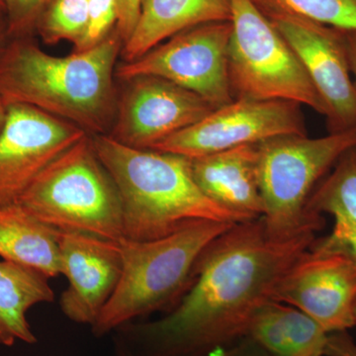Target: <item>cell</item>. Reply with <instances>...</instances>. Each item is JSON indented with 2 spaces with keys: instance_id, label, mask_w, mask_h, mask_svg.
<instances>
[{
  "instance_id": "22",
  "label": "cell",
  "mask_w": 356,
  "mask_h": 356,
  "mask_svg": "<svg viewBox=\"0 0 356 356\" xmlns=\"http://www.w3.org/2000/svg\"><path fill=\"white\" fill-rule=\"evenodd\" d=\"M89 0H50L40 16L36 28L44 43L69 41L79 44L88 21Z\"/></svg>"
},
{
  "instance_id": "21",
  "label": "cell",
  "mask_w": 356,
  "mask_h": 356,
  "mask_svg": "<svg viewBox=\"0 0 356 356\" xmlns=\"http://www.w3.org/2000/svg\"><path fill=\"white\" fill-rule=\"evenodd\" d=\"M267 18L292 16L356 33V0H252Z\"/></svg>"
},
{
  "instance_id": "26",
  "label": "cell",
  "mask_w": 356,
  "mask_h": 356,
  "mask_svg": "<svg viewBox=\"0 0 356 356\" xmlns=\"http://www.w3.org/2000/svg\"><path fill=\"white\" fill-rule=\"evenodd\" d=\"M199 356H271L259 344L248 337H243L238 341L226 346L213 348Z\"/></svg>"
},
{
  "instance_id": "20",
  "label": "cell",
  "mask_w": 356,
  "mask_h": 356,
  "mask_svg": "<svg viewBox=\"0 0 356 356\" xmlns=\"http://www.w3.org/2000/svg\"><path fill=\"white\" fill-rule=\"evenodd\" d=\"M48 280L30 267L0 261V344L36 343L27 313L37 304L53 302L54 291Z\"/></svg>"
},
{
  "instance_id": "23",
  "label": "cell",
  "mask_w": 356,
  "mask_h": 356,
  "mask_svg": "<svg viewBox=\"0 0 356 356\" xmlns=\"http://www.w3.org/2000/svg\"><path fill=\"white\" fill-rule=\"evenodd\" d=\"M116 0H89L88 21L83 38L74 47L79 53L90 50L116 29Z\"/></svg>"
},
{
  "instance_id": "28",
  "label": "cell",
  "mask_w": 356,
  "mask_h": 356,
  "mask_svg": "<svg viewBox=\"0 0 356 356\" xmlns=\"http://www.w3.org/2000/svg\"><path fill=\"white\" fill-rule=\"evenodd\" d=\"M346 44H348L351 74L355 76L356 86V33L346 32Z\"/></svg>"
},
{
  "instance_id": "9",
  "label": "cell",
  "mask_w": 356,
  "mask_h": 356,
  "mask_svg": "<svg viewBox=\"0 0 356 356\" xmlns=\"http://www.w3.org/2000/svg\"><path fill=\"white\" fill-rule=\"evenodd\" d=\"M287 135H307L302 105L235 99L149 149L195 159Z\"/></svg>"
},
{
  "instance_id": "7",
  "label": "cell",
  "mask_w": 356,
  "mask_h": 356,
  "mask_svg": "<svg viewBox=\"0 0 356 356\" xmlns=\"http://www.w3.org/2000/svg\"><path fill=\"white\" fill-rule=\"evenodd\" d=\"M227 55L234 99L285 100L327 116V107L295 51L252 0H231Z\"/></svg>"
},
{
  "instance_id": "15",
  "label": "cell",
  "mask_w": 356,
  "mask_h": 356,
  "mask_svg": "<svg viewBox=\"0 0 356 356\" xmlns=\"http://www.w3.org/2000/svg\"><path fill=\"white\" fill-rule=\"evenodd\" d=\"M192 175L206 197L243 222L264 215L257 145L191 159Z\"/></svg>"
},
{
  "instance_id": "16",
  "label": "cell",
  "mask_w": 356,
  "mask_h": 356,
  "mask_svg": "<svg viewBox=\"0 0 356 356\" xmlns=\"http://www.w3.org/2000/svg\"><path fill=\"white\" fill-rule=\"evenodd\" d=\"M306 213L309 216L327 213L334 220L331 233L316 238L311 252L341 255L356 264V145L318 182L307 202Z\"/></svg>"
},
{
  "instance_id": "6",
  "label": "cell",
  "mask_w": 356,
  "mask_h": 356,
  "mask_svg": "<svg viewBox=\"0 0 356 356\" xmlns=\"http://www.w3.org/2000/svg\"><path fill=\"white\" fill-rule=\"evenodd\" d=\"M356 145V129L321 138L287 135L257 144L264 227L269 238L286 241L324 227L323 216H309L312 192L339 159Z\"/></svg>"
},
{
  "instance_id": "12",
  "label": "cell",
  "mask_w": 356,
  "mask_h": 356,
  "mask_svg": "<svg viewBox=\"0 0 356 356\" xmlns=\"http://www.w3.org/2000/svg\"><path fill=\"white\" fill-rule=\"evenodd\" d=\"M86 135L30 105H7L0 133V207L17 202L42 170Z\"/></svg>"
},
{
  "instance_id": "11",
  "label": "cell",
  "mask_w": 356,
  "mask_h": 356,
  "mask_svg": "<svg viewBox=\"0 0 356 356\" xmlns=\"http://www.w3.org/2000/svg\"><path fill=\"white\" fill-rule=\"evenodd\" d=\"M299 58L327 107L329 133L356 129V86L346 32L292 16L268 18Z\"/></svg>"
},
{
  "instance_id": "10",
  "label": "cell",
  "mask_w": 356,
  "mask_h": 356,
  "mask_svg": "<svg viewBox=\"0 0 356 356\" xmlns=\"http://www.w3.org/2000/svg\"><path fill=\"white\" fill-rule=\"evenodd\" d=\"M125 83L109 134L125 146L152 149L215 109L200 95L161 77L140 76Z\"/></svg>"
},
{
  "instance_id": "4",
  "label": "cell",
  "mask_w": 356,
  "mask_h": 356,
  "mask_svg": "<svg viewBox=\"0 0 356 356\" xmlns=\"http://www.w3.org/2000/svg\"><path fill=\"white\" fill-rule=\"evenodd\" d=\"M234 225L200 221L156 240L121 238L120 281L91 325L93 334L105 336L177 299L191 286L194 269L204 250Z\"/></svg>"
},
{
  "instance_id": "24",
  "label": "cell",
  "mask_w": 356,
  "mask_h": 356,
  "mask_svg": "<svg viewBox=\"0 0 356 356\" xmlns=\"http://www.w3.org/2000/svg\"><path fill=\"white\" fill-rule=\"evenodd\" d=\"M49 1L50 0H4L8 35L21 37L35 29Z\"/></svg>"
},
{
  "instance_id": "19",
  "label": "cell",
  "mask_w": 356,
  "mask_h": 356,
  "mask_svg": "<svg viewBox=\"0 0 356 356\" xmlns=\"http://www.w3.org/2000/svg\"><path fill=\"white\" fill-rule=\"evenodd\" d=\"M0 257L35 269L49 280L60 274L57 232L18 203L0 207Z\"/></svg>"
},
{
  "instance_id": "8",
  "label": "cell",
  "mask_w": 356,
  "mask_h": 356,
  "mask_svg": "<svg viewBox=\"0 0 356 356\" xmlns=\"http://www.w3.org/2000/svg\"><path fill=\"white\" fill-rule=\"evenodd\" d=\"M231 33V21L189 28L142 57L117 65L115 76L123 81L140 76L161 77L220 108L235 100L227 65Z\"/></svg>"
},
{
  "instance_id": "3",
  "label": "cell",
  "mask_w": 356,
  "mask_h": 356,
  "mask_svg": "<svg viewBox=\"0 0 356 356\" xmlns=\"http://www.w3.org/2000/svg\"><path fill=\"white\" fill-rule=\"evenodd\" d=\"M91 140L119 192L124 238L151 241L196 222H243L204 195L191 159L125 146L109 134L91 136Z\"/></svg>"
},
{
  "instance_id": "5",
  "label": "cell",
  "mask_w": 356,
  "mask_h": 356,
  "mask_svg": "<svg viewBox=\"0 0 356 356\" xmlns=\"http://www.w3.org/2000/svg\"><path fill=\"white\" fill-rule=\"evenodd\" d=\"M16 203L56 232L124 238L120 196L90 135L51 161Z\"/></svg>"
},
{
  "instance_id": "13",
  "label": "cell",
  "mask_w": 356,
  "mask_h": 356,
  "mask_svg": "<svg viewBox=\"0 0 356 356\" xmlns=\"http://www.w3.org/2000/svg\"><path fill=\"white\" fill-rule=\"evenodd\" d=\"M273 301L303 312L330 334L346 332L355 325L356 264L309 250L283 276Z\"/></svg>"
},
{
  "instance_id": "14",
  "label": "cell",
  "mask_w": 356,
  "mask_h": 356,
  "mask_svg": "<svg viewBox=\"0 0 356 356\" xmlns=\"http://www.w3.org/2000/svg\"><path fill=\"white\" fill-rule=\"evenodd\" d=\"M57 240L60 274L69 281L60 296V310L72 322L92 325L120 281V243L67 232H57Z\"/></svg>"
},
{
  "instance_id": "32",
  "label": "cell",
  "mask_w": 356,
  "mask_h": 356,
  "mask_svg": "<svg viewBox=\"0 0 356 356\" xmlns=\"http://www.w3.org/2000/svg\"><path fill=\"white\" fill-rule=\"evenodd\" d=\"M355 325H356V306H355Z\"/></svg>"
},
{
  "instance_id": "1",
  "label": "cell",
  "mask_w": 356,
  "mask_h": 356,
  "mask_svg": "<svg viewBox=\"0 0 356 356\" xmlns=\"http://www.w3.org/2000/svg\"><path fill=\"white\" fill-rule=\"evenodd\" d=\"M315 233L277 241L267 235L262 218L234 225L199 257L180 303L165 317L133 327L131 339L145 356H199L247 336Z\"/></svg>"
},
{
  "instance_id": "17",
  "label": "cell",
  "mask_w": 356,
  "mask_h": 356,
  "mask_svg": "<svg viewBox=\"0 0 356 356\" xmlns=\"http://www.w3.org/2000/svg\"><path fill=\"white\" fill-rule=\"evenodd\" d=\"M231 19V0H142L139 20L121 55L130 62L189 28Z\"/></svg>"
},
{
  "instance_id": "29",
  "label": "cell",
  "mask_w": 356,
  "mask_h": 356,
  "mask_svg": "<svg viewBox=\"0 0 356 356\" xmlns=\"http://www.w3.org/2000/svg\"><path fill=\"white\" fill-rule=\"evenodd\" d=\"M1 13H4V11L0 9V57H1L4 49H6V46L4 43H6V36L8 35V31H7V21L3 19Z\"/></svg>"
},
{
  "instance_id": "2",
  "label": "cell",
  "mask_w": 356,
  "mask_h": 356,
  "mask_svg": "<svg viewBox=\"0 0 356 356\" xmlns=\"http://www.w3.org/2000/svg\"><path fill=\"white\" fill-rule=\"evenodd\" d=\"M122 47L116 29L95 48L67 57L16 40L0 57V93L7 105H30L90 136L108 134L118 104L114 76Z\"/></svg>"
},
{
  "instance_id": "31",
  "label": "cell",
  "mask_w": 356,
  "mask_h": 356,
  "mask_svg": "<svg viewBox=\"0 0 356 356\" xmlns=\"http://www.w3.org/2000/svg\"><path fill=\"white\" fill-rule=\"evenodd\" d=\"M0 9L4 11L6 9V4H4V0H0Z\"/></svg>"
},
{
  "instance_id": "30",
  "label": "cell",
  "mask_w": 356,
  "mask_h": 356,
  "mask_svg": "<svg viewBox=\"0 0 356 356\" xmlns=\"http://www.w3.org/2000/svg\"><path fill=\"white\" fill-rule=\"evenodd\" d=\"M7 117V104L0 93V133L4 127Z\"/></svg>"
},
{
  "instance_id": "18",
  "label": "cell",
  "mask_w": 356,
  "mask_h": 356,
  "mask_svg": "<svg viewBox=\"0 0 356 356\" xmlns=\"http://www.w3.org/2000/svg\"><path fill=\"white\" fill-rule=\"evenodd\" d=\"M329 334L298 309L270 301L257 312L245 337L271 356H325Z\"/></svg>"
},
{
  "instance_id": "27",
  "label": "cell",
  "mask_w": 356,
  "mask_h": 356,
  "mask_svg": "<svg viewBox=\"0 0 356 356\" xmlns=\"http://www.w3.org/2000/svg\"><path fill=\"white\" fill-rule=\"evenodd\" d=\"M325 356H356V344L346 331L331 332Z\"/></svg>"
},
{
  "instance_id": "25",
  "label": "cell",
  "mask_w": 356,
  "mask_h": 356,
  "mask_svg": "<svg viewBox=\"0 0 356 356\" xmlns=\"http://www.w3.org/2000/svg\"><path fill=\"white\" fill-rule=\"evenodd\" d=\"M142 0H116V30L123 44L132 36L140 17Z\"/></svg>"
}]
</instances>
